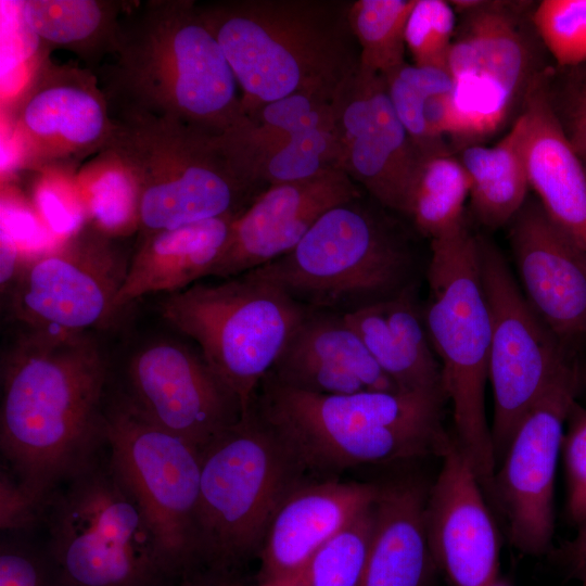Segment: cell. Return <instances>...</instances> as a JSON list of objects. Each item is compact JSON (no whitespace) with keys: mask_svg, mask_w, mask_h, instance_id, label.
<instances>
[{"mask_svg":"<svg viewBox=\"0 0 586 586\" xmlns=\"http://www.w3.org/2000/svg\"><path fill=\"white\" fill-rule=\"evenodd\" d=\"M479 258L491 321V431L498 468L525 415L574 360L533 310L500 251L481 235Z\"/></svg>","mask_w":586,"mask_h":586,"instance_id":"13","label":"cell"},{"mask_svg":"<svg viewBox=\"0 0 586 586\" xmlns=\"http://www.w3.org/2000/svg\"><path fill=\"white\" fill-rule=\"evenodd\" d=\"M12 141L21 164L48 167L105 152L115 123L94 73L47 58L10 109Z\"/></svg>","mask_w":586,"mask_h":586,"instance_id":"16","label":"cell"},{"mask_svg":"<svg viewBox=\"0 0 586 586\" xmlns=\"http://www.w3.org/2000/svg\"><path fill=\"white\" fill-rule=\"evenodd\" d=\"M429 487L424 523L434 565L453 586H494L499 538L476 473L454 435Z\"/></svg>","mask_w":586,"mask_h":586,"instance_id":"19","label":"cell"},{"mask_svg":"<svg viewBox=\"0 0 586 586\" xmlns=\"http://www.w3.org/2000/svg\"><path fill=\"white\" fill-rule=\"evenodd\" d=\"M416 0H354L348 18L359 67L386 76L406 63V26Z\"/></svg>","mask_w":586,"mask_h":586,"instance_id":"33","label":"cell"},{"mask_svg":"<svg viewBox=\"0 0 586 586\" xmlns=\"http://www.w3.org/2000/svg\"><path fill=\"white\" fill-rule=\"evenodd\" d=\"M457 20L450 1L416 0L405 34L415 65L447 69Z\"/></svg>","mask_w":586,"mask_h":586,"instance_id":"37","label":"cell"},{"mask_svg":"<svg viewBox=\"0 0 586 586\" xmlns=\"http://www.w3.org/2000/svg\"><path fill=\"white\" fill-rule=\"evenodd\" d=\"M35 199L38 211L53 232L69 237L82 227L84 214L79 206L49 182L38 186Z\"/></svg>","mask_w":586,"mask_h":586,"instance_id":"42","label":"cell"},{"mask_svg":"<svg viewBox=\"0 0 586 586\" xmlns=\"http://www.w3.org/2000/svg\"><path fill=\"white\" fill-rule=\"evenodd\" d=\"M458 16L447 71L453 90L446 137L460 151L500 131L537 81L542 44L530 2L450 1Z\"/></svg>","mask_w":586,"mask_h":586,"instance_id":"10","label":"cell"},{"mask_svg":"<svg viewBox=\"0 0 586 586\" xmlns=\"http://www.w3.org/2000/svg\"><path fill=\"white\" fill-rule=\"evenodd\" d=\"M359 196L327 211L297 245L253 269L307 310L347 315L415 285L405 233Z\"/></svg>","mask_w":586,"mask_h":586,"instance_id":"5","label":"cell"},{"mask_svg":"<svg viewBox=\"0 0 586 586\" xmlns=\"http://www.w3.org/2000/svg\"><path fill=\"white\" fill-rule=\"evenodd\" d=\"M268 373L284 386L314 394L403 392L347 319L324 311H307Z\"/></svg>","mask_w":586,"mask_h":586,"instance_id":"22","label":"cell"},{"mask_svg":"<svg viewBox=\"0 0 586 586\" xmlns=\"http://www.w3.org/2000/svg\"><path fill=\"white\" fill-rule=\"evenodd\" d=\"M384 78L394 110L420 153L449 152L446 143L432 137L426 123L432 102L451 93L448 71L406 62Z\"/></svg>","mask_w":586,"mask_h":586,"instance_id":"34","label":"cell"},{"mask_svg":"<svg viewBox=\"0 0 586 586\" xmlns=\"http://www.w3.org/2000/svg\"><path fill=\"white\" fill-rule=\"evenodd\" d=\"M530 188L549 218L586 254V167L553 107L548 74L520 113Z\"/></svg>","mask_w":586,"mask_h":586,"instance_id":"24","label":"cell"},{"mask_svg":"<svg viewBox=\"0 0 586 586\" xmlns=\"http://www.w3.org/2000/svg\"><path fill=\"white\" fill-rule=\"evenodd\" d=\"M1 78L40 55L44 48L25 20L21 0H1Z\"/></svg>","mask_w":586,"mask_h":586,"instance_id":"40","label":"cell"},{"mask_svg":"<svg viewBox=\"0 0 586 586\" xmlns=\"http://www.w3.org/2000/svg\"><path fill=\"white\" fill-rule=\"evenodd\" d=\"M43 512L4 467L0 472V527L28 531L42 521Z\"/></svg>","mask_w":586,"mask_h":586,"instance_id":"41","label":"cell"},{"mask_svg":"<svg viewBox=\"0 0 586 586\" xmlns=\"http://www.w3.org/2000/svg\"><path fill=\"white\" fill-rule=\"evenodd\" d=\"M167 586H240V582L234 574L201 570Z\"/></svg>","mask_w":586,"mask_h":586,"instance_id":"47","label":"cell"},{"mask_svg":"<svg viewBox=\"0 0 586 586\" xmlns=\"http://www.w3.org/2000/svg\"><path fill=\"white\" fill-rule=\"evenodd\" d=\"M127 4L103 0H22L25 20L46 50L74 52L90 71L114 55L119 24Z\"/></svg>","mask_w":586,"mask_h":586,"instance_id":"28","label":"cell"},{"mask_svg":"<svg viewBox=\"0 0 586 586\" xmlns=\"http://www.w3.org/2000/svg\"><path fill=\"white\" fill-rule=\"evenodd\" d=\"M100 72L113 107L177 119L214 136L246 117L233 72L192 0L126 9L114 60Z\"/></svg>","mask_w":586,"mask_h":586,"instance_id":"2","label":"cell"},{"mask_svg":"<svg viewBox=\"0 0 586 586\" xmlns=\"http://www.w3.org/2000/svg\"><path fill=\"white\" fill-rule=\"evenodd\" d=\"M0 586H66L46 548L4 540L0 548Z\"/></svg>","mask_w":586,"mask_h":586,"instance_id":"39","label":"cell"},{"mask_svg":"<svg viewBox=\"0 0 586 586\" xmlns=\"http://www.w3.org/2000/svg\"><path fill=\"white\" fill-rule=\"evenodd\" d=\"M428 492L415 479L380 485L372 540L358 586H425L434 565L424 523Z\"/></svg>","mask_w":586,"mask_h":586,"instance_id":"26","label":"cell"},{"mask_svg":"<svg viewBox=\"0 0 586 586\" xmlns=\"http://www.w3.org/2000/svg\"><path fill=\"white\" fill-rule=\"evenodd\" d=\"M532 24L559 67L586 63V0H543L532 10Z\"/></svg>","mask_w":586,"mask_h":586,"instance_id":"36","label":"cell"},{"mask_svg":"<svg viewBox=\"0 0 586 586\" xmlns=\"http://www.w3.org/2000/svg\"><path fill=\"white\" fill-rule=\"evenodd\" d=\"M238 216L194 222L139 239L115 298L117 311L145 295L174 294L208 277Z\"/></svg>","mask_w":586,"mask_h":586,"instance_id":"25","label":"cell"},{"mask_svg":"<svg viewBox=\"0 0 586 586\" xmlns=\"http://www.w3.org/2000/svg\"><path fill=\"white\" fill-rule=\"evenodd\" d=\"M374 523L375 501L296 570L257 586H358Z\"/></svg>","mask_w":586,"mask_h":586,"instance_id":"32","label":"cell"},{"mask_svg":"<svg viewBox=\"0 0 586 586\" xmlns=\"http://www.w3.org/2000/svg\"><path fill=\"white\" fill-rule=\"evenodd\" d=\"M564 129L574 151L586 163V118L566 126Z\"/></svg>","mask_w":586,"mask_h":586,"instance_id":"48","label":"cell"},{"mask_svg":"<svg viewBox=\"0 0 586 586\" xmlns=\"http://www.w3.org/2000/svg\"><path fill=\"white\" fill-rule=\"evenodd\" d=\"M579 387L573 361L525 415L495 473L493 501L506 519L510 543L524 555L551 550L557 462Z\"/></svg>","mask_w":586,"mask_h":586,"instance_id":"15","label":"cell"},{"mask_svg":"<svg viewBox=\"0 0 586 586\" xmlns=\"http://www.w3.org/2000/svg\"><path fill=\"white\" fill-rule=\"evenodd\" d=\"M425 329L453 406L455 437L485 494L493 499L497 462L485 412L491 321L483 289L479 235L467 222L430 241Z\"/></svg>","mask_w":586,"mask_h":586,"instance_id":"6","label":"cell"},{"mask_svg":"<svg viewBox=\"0 0 586 586\" xmlns=\"http://www.w3.org/2000/svg\"><path fill=\"white\" fill-rule=\"evenodd\" d=\"M1 271L0 283L2 293H7L16 279L21 266H18V243L1 225Z\"/></svg>","mask_w":586,"mask_h":586,"instance_id":"45","label":"cell"},{"mask_svg":"<svg viewBox=\"0 0 586 586\" xmlns=\"http://www.w3.org/2000/svg\"><path fill=\"white\" fill-rule=\"evenodd\" d=\"M380 485L335 477L302 481L283 500L258 555L257 584L283 577L372 506Z\"/></svg>","mask_w":586,"mask_h":586,"instance_id":"23","label":"cell"},{"mask_svg":"<svg viewBox=\"0 0 586 586\" xmlns=\"http://www.w3.org/2000/svg\"><path fill=\"white\" fill-rule=\"evenodd\" d=\"M572 577L581 581L586 586V566L577 571Z\"/></svg>","mask_w":586,"mask_h":586,"instance_id":"49","label":"cell"},{"mask_svg":"<svg viewBox=\"0 0 586 586\" xmlns=\"http://www.w3.org/2000/svg\"><path fill=\"white\" fill-rule=\"evenodd\" d=\"M445 399L426 392L314 394L267 373L251 407L306 476L328 479L368 463L443 457L454 441L442 422Z\"/></svg>","mask_w":586,"mask_h":586,"instance_id":"3","label":"cell"},{"mask_svg":"<svg viewBox=\"0 0 586 586\" xmlns=\"http://www.w3.org/2000/svg\"><path fill=\"white\" fill-rule=\"evenodd\" d=\"M200 455L196 565L237 574L258 558L276 512L306 475L252 407Z\"/></svg>","mask_w":586,"mask_h":586,"instance_id":"8","label":"cell"},{"mask_svg":"<svg viewBox=\"0 0 586 586\" xmlns=\"http://www.w3.org/2000/svg\"><path fill=\"white\" fill-rule=\"evenodd\" d=\"M471 181L459 157L450 152L423 154L413 177L404 215L431 240L466 221Z\"/></svg>","mask_w":586,"mask_h":586,"instance_id":"30","label":"cell"},{"mask_svg":"<svg viewBox=\"0 0 586 586\" xmlns=\"http://www.w3.org/2000/svg\"><path fill=\"white\" fill-rule=\"evenodd\" d=\"M333 109L342 169L382 207L404 214L423 154L398 118L384 76L358 67Z\"/></svg>","mask_w":586,"mask_h":586,"instance_id":"18","label":"cell"},{"mask_svg":"<svg viewBox=\"0 0 586 586\" xmlns=\"http://www.w3.org/2000/svg\"><path fill=\"white\" fill-rule=\"evenodd\" d=\"M562 457L566 480L565 515L576 526L586 522V407L575 400L566 418Z\"/></svg>","mask_w":586,"mask_h":586,"instance_id":"38","label":"cell"},{"mask_svg":"<svg viewBox=\"0 0 586 586\" xmlns=\"http://www.w3.org/2000/svg\"><path fill=\"white\" fill-rule=\"evenodd\" d=\"M109 149L139 190V239L228 215H240L260 193L235 171L219 136L180 120L110 106Z\"/></svg>","mask_w":586,"mask_h":586,"instance_id":"7","label":"cell"},{"mask_svg":"<svg viewBox=\"0 0 586 586\" xmlns=\"http://www.w3.org/2000/svg\"><path fill=\"white\" fill-rule=\"evenodd\" d=\"M509 225V242L533 310L566 347L586 339V254L527 199Z\"/></svg>","mask_w":586,"mask_h":586,"instance_id":"21","label":"cell"},{"mask_svg":"<svg viewBox=\"0 0 586 586\" xmlns=\"http://www.w3.org/2000/svg\"><path fill=\"white\" fill-rule=\"evenodd\" d=\"M42 522L44 548L66 586L178 581L137 501L101 456L50 496Z\"/></svg>","mask_w":586,"mask_h":586,"instance_id":"9","label":"cell"},{"mask_svg":"<svg viewBox=\"0 0 586 586\" xmlns=\"http://www.w3.org/2000/svg\"><path fill=\"white\" fill-rule=\"evenodd\" d=\"M568 69L561 92L557 98L550 95L563 127L586 118V63Z\"/></svg>","mask_w":586,"mask_h":586,"instance_id":"43","label":"cell"},{"mask_svg":"<svg viewBox=\"0 0 586 586\" xmlns=\"http://www.w3.org/2000/svg\"><path fill=\"white\" fill-rule=\"evenodd\" d=\"M459 160L471 181L474 217L492 229L508 225L528 199L530 189L520 116L495 145H468L460 150Z\"/></svg>","mask_w":586,"mask_h":586,"instance_id":"29","label":"cell"},{"mask_svg":"<svg viewBox=\"0 0 586 586\" xmlns=\"http://www.w3.org/2000/svg\"><path fill=\"white\" fill-rule=\"evenodd\" d=\"M118 394L146 420L200 450L244 415L201 353L171 340L152 341L131 355Z\"/></svg>","mask_w":586,"mask_h":586,"instance_id":"17","label":"cell"},{"mask_svg":"<svg viewBox=\"0 0 586 586\" xmlns=\"http://www.w3.org/2000/svg\"><path fill=\"white\" fill-rule=\"evenodd\" d=\"M361 195L341 168L265 188L233 220L227 245L208 276L228 279L283 256L327 211Z\"/></svg>","mask_w":586,"mask_h":586,"instance_id":"20","label":"cell"},{"mask_svg":"<svg viewBox=\"0 0 586 586\" xmlns=\"http://www.w3.org/2000/svg\"><path fill=\"white\" fill-rule=\"evenodd\" d=\"M112 239L81 227L21 267L7 292L10 316L25 330L67 334L109 322L130 262Z\"/></svg>","mask_w":586,"mask_h":586,"instance_id":"14","label":"cell"},{"mask_svg":"<svg viewBox=\"0 0 586 586\" xmlns=\"http://www.w3.org/2000/svg\"><path fill=\"white\" fill-rule=\"evenodd\" d=\"M109 463L144 514L160 551L179 579L201 571L195 559L200 449L155 425L119 394L106 400Z\"/></svg>","mask_w":586,"mask_h":586,"instance_id":"12","label":"cell"},{"mask_svg":"<svg viewBox=\"0 0 586 586\" xmlns=\"http://www.w3.org/2000/svg\"><path fill=\"white\" fill-rule=\"evenodd\" d=\"M164 321L193 340L246 413L307 309L252 270L166 295Z\"/></svg>","mask_w":586,"mask_h":586,"instance_id":"11","label":"cell"},{"mask_svg":"<svg viewBox=\"0 0 586 586\" xmlns=\"http://www.w3.org/2000/svg\"><path fill=\"white\" fill-rule=\"evenodd\" d=\"M344 317L403 392L445 395L441 365L416 301L415 285Z\"/></svg>","mask_w":586,"mask_h":586,"instance_id":"27","label":"cell"},{"mask_svg":"<svg viewBox=\"0 0 586 586\" xmlns=\"http://www.w3.org/2000/svg\"><path fill=\"white\" fill-rule=\"evenodd\" d=\"M109 373L107 356L90 332L22 329L1 355L4 468L42 512L105 446Z\"/></svg>","mask_w":586,"mask_h":586,"instance_id":"1","label":"cell"},{"mask_svg":"<svg viewBox=\"0 0 586 586\" xmlns=\"http://www.w3.org/2000/svg\"><path fill=\"white\" fill-rule=\"evenodd\" d=\"M335 125L333 100L296 93L270 102L245 117L238 127L219 136L232 166L296 135Z\"/></svg>","mask_w":586,"mask_h":586,"instance_id":"31","label":"cell"},{"mask_svg":"<svg viewBox=\"0 0 586 586\" xmlns=\"http://www.w3.org/2000/svg\"><path fill=\"white\" fill-rule=\"evenodd\" d=\"M352 0H222L198 4L241 89L246 116L296 93L334 100L360 50Z\"/></svg>","mask_w":586,"mask_h":586,"instance_id":"4","label":"cell"},{"mask_svg":"<svg viewBox=\"0 0 586 586\" xmlns=\"http://www.w3.org/2000/svg\"><path fill=\"white\" fill-rule=\"evenodd\" d=\"M1 225L4 226L12 237L18 241L36 235L38 225L30 213L9 207L8 204L1 206Z\"/></svg>","mask_w":586,"mask_h":586,"instance_id":"46","label":"cell"},{"mask_svg":"<svg viewBox=\"0 0 586 586\" xmlns=\"http://www.w3.org/2000/svg\"><path fill=\"white\" fill-rule=\"evenodd\" d=\"M558 563L566 569L570 577L586 566V522L577 526V533L559 549L551 552Z\"/></svg>","mask_w":586,"mask_h":586,"instance_id":"44","label":"cell"},{"mask_svg":"<svg viewBox=\"0 0 586 586\" xmlns=\"http://www.w3.org/2000/svg\"><path fill=\"white\" fill-rule=\"evenodd\" d=\"M107 167L88 187L87 207L92 226L116 238L139 230V190L131 174L104 153Z\"/></svg>","mask_w":586,"mask_h":586,"instance_id":"35","label":"cell"}]
</instances>
